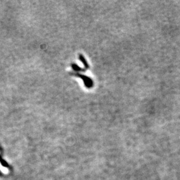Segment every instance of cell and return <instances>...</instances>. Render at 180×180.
I'll return each mask as SVG.
<instances>
[{"mask_svg": "<svg viewBox=\"0 0 180 180\" xmlns=\"http://www.w3.org/2000/svg\"><path fill=\"white\" fill-rule=\"evenodd\" d=\"M71 67H72V69L75 71H82V72H84V71H85L86 70H85V69H82V68H81L80 67H79L78 65H77L76 64H72V65H71Z\"/></svg>", "mask_w": 180, "mask_h": 180, "instance_id": "3957f363", "label": "cell"}, {"mask_svg": "<svg viewBox=\"0 0 180 180\" xmlns=\"http://www.w3.org/2000/svg\"><path fill=\"white\" fill-rule=\"evenodd\" d=\"M0 170L4 174H7L9 172V170L7 168L4 167L2 165H1V163H0Z\"/></svg>", "mask_w": 180, "mask_h": 180, "instance_id": "277c9868", "label": "cell"}, {"mask_svg": "<svg viewBox=\"0 0 180 180\" xmlns=\"http://www.w3.org/2000/svg\"><path fill=\"white\" fill-rule=\"evenodd\" d=\"M79 60L81 61V62L83 63V64L85 66V70H88L89 69V64L88 62V61L86 60V59H85V57L82 55V54H80L79 56Z\"/></svg>", "mask_w": 180, "mask_h": 180, "instance_id": "7a4b0ae2", "label": "cell"}, {"mask_svg": "<svg viewBox=\"0 0 180 180\" xmlns=\"http://www.w3.org/2000/svg\"><path fill=\"white\" fill-rule=\"evenodd\" d=\"M70 74H71L73 76H75L76 77H79L82 79V80L84 82V85L86 86V88L89 89L93 86V81L91 80V79L89 77L85 76V75H82L79 73H72L71 72Z\"/></svg>", "mask_w": 180, "mask_h": 180, "instance_id": "6da1fadb", "label": "cell"}]
</instances>
